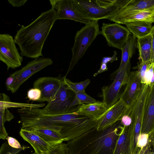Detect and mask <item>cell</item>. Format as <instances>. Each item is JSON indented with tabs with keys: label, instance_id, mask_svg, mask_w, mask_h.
<instances>
[{
	"label": "cell",
	"instance_id": "1",
	"mask_svg": "<svg viewBox=\"0 0 154 154\" xmlns=\"http://www.w3.org/2000/svg\"><path fill=\"white\" fill-rule=\"evenodd\" d=\"M71 109L68 112L59 115L46 114L41 109L24 107L17 111L20 116L22 128H44L59 133L64 141L77 138L86 132L89 119L77 114Z\"/></svg>",
	"mask_w": 154,
	"mask_h": 154
},
{
	"label": "cell",
	"instance_id": "2",
	"mask_svg": "<svg viewBox=\"0 0 154 154\" xmlns=\"http://www.w3.org/2000/svg\"><path fill=\"white\" fill-rule=\"evenodd\" d=\"M56 20V11L51 8L17 31L14 39L22 56L35 59L43 57L44 43Z\"/></svg>",
	"mask_w": 154,
	"mask_h": 154
},
{
	"label": "cell",
	"instance_id": "3",
	"mask_svg": "<svg viewBox=\"0 0 154 154\" xmlns=\"http://www.w3.org/2000/svg\"><path fill=\"white\" fill-rule=\"evenodd\" d=\"M119 121L103 130L95 128L68 141L69 154H113L123 128Z\"/></svg>",
	"mask_w": 154,
	"mask_h": 154
},
{
	"label": "cell",
	"instance_id": "4",
	"mask_svg": "<svg viewBox=\"0 0 154 154\" xmlns=\"http://www.w3.org/2000/svg\"><path fill=\"white\" fill-rule=\"evenodd\" d=\"M73 0L80 12L92 20L107 19L122 7L126 2V0Z\"/></svg>",
	"mask_w": 154,
	"mask_h": 154
},
{
	"label": "cell",
	"instance_id": "5",
	"mask_svg": "<svg viewBox=\"0 0 154 154\" xmlns=\"http://www.w3.org/2000/svg\"><path fill=\"white\" fill-rule=\"evenodd\" d=\"M98 20H93L85 24L77 31L71 48L72 56L68 69L65 75L72 70L97 36L100 34Z\"/></svg>",
	"mask_w": 154,
	"mask_h": 154
},
{
	"label": "cell",
	"instance_id": "6",
	"mask_svg": "<svg viewBox=\"0 0 154 154\" xmlns=\"http://www.w3.org/2000/svg\"><path fill=\"white\" fill-rule=\"evenodd\" d=\"M150 88L149 86L142 84L139 95L132 104L127 107L125 113L129 115L132 120L133 127L132 150L134 153L138 149V141L141 135L145 106Z\"/></svg>",
	"mask_w": 154,
	"mask_h": 154
},
{
	"label": "cell",
	"instance_id": "7",
	"mask_svg": "<svg viewBox=\"0 0 154 154\" xmlns=\"http://www.w3.org/2000/svg\"><path fill=\"white\" fill-rule=\"evenodd\" d=\"M130 68V63L121 70L117 69L111 75V79L114 80L112 84L102 88L103 102L108 108L116 103L120 99L128 79Z\"/></svg>",
	"mask_w": 154,
	"mask_h": 154
},
{
	"label": "cell",
	"instance_id": "8",
	"mask_svg": "<svg viewBox=\"0 0 154 154\" xmlns=\"http://www.w3.org/2000/svg\"><path fill=\"white\" fill-rule=\"evenodd\" d=\"M16 43L14 38L9 34L0 35V60L6 65L8 70L20 66L23 60Z\"/></svg>",
	"mask_w": 154,
	"mask_h": 154
},
{
	"label": "cell",
	"instance_id": "9",
	"mask_svg": "<svg viewBox=\"0 0 154 154\" xmlns=\"http://www.w3.org/2000/svg\"><path fill=\"white\" fill-rule=\"evenodd\" d=\"M100 34L105 38L108 45L121 50L131 33L126 27L120 24L103 23Z\"/></svg>",
	"mask_w": 154,
	"mask_h": 154
},
{
	"label": "cell",
	"instance_id": "10",
	"mask_svg": "<svg viewBox=\"0 0 154 154\" xmlns=\"http://www.w3.org/2000/svg\"><path fill=\"white\" fill-rule=\"evenodd\" d=\"M51 8L56 11V19L70 20L85 24L92 21L78 10L73 0H51Z\"/></svg>",
	"mask_w": 154,
	"mask_h": 154
},
{
	"label": "cell",
	"instance_id": "11",
	"mask_svg": "<svg viewBox=\"0 0 154 154\" xmlns=\"http://www.w3.org/2000/svg\"><path fill=\"white\" fill-rule=\"evenodd\" d=\"M53 63V61L49 58H36L28 62L21 69L13 72L15 81L11 91V93H15L21 85L33 75Z\"/></svg>",
	"mask_w": 154,
	"mask_h": 154
},
{
	"label": "cell",
	"instance_id": "12",
	"mask_svg": "<svg viewBox=\"0 0 154 154\" xmlns=\"http://www.w3.org/2000/svg\"><path fill=\"white\" fill-rule=\"evenodd\" d=\"M70 91L67 89L62 81L55 99L48 103L43 109H41L43 113L48 115H59L68 112L71 109L70 106L72 102Z\"/></svg>",
	"mask_w": 154,
	"mask_h": 154
},
{
	"label": "cell",
	"instance_id": "13",
	"mask_svg": "<svg viewBox=\"0 0 154 154\" xmlns=\"http://www.w3.org/2000/svg\"><path fill=\"white\" fill-rule=\"evenodd\" d=\"M154 10V0H126L124 5L107 19L117 23L132 14L145 10Z\"/></svg>",
	"mask_w": 154,
	"mask_h": 154
},
{
	"label": "cell",
	"instance_id": "14",
	"mask_svg": "<svg viewBox=\"0 0 154 154\" xmlns=\"http://www.w3.org/2000/svg\"><path fill=\"white\" fill-rule=\"evenodd\" d=\"M62 78L44 77L40 78L34 82V88L41 91V97L38 102L48 103L54 100L60 87Z\"/></svg>",
	"mask_w": 154,
	"mask_h": 154
},
{
	"label": "cell",
	"instance_id": "15",
	"mask_svg": "<svg viewBox=\"0 0 154 154\" xmlns=\"http://www.w3.org/2000/svg\"><path fill=\"white\" fill-rule=\"evenodd\" d=\"M127 108L126 104L120 99L97 119L96 129L104 130L120 121Z\"/></svg>",
	"mask_w": 154,
	"mask_h": 154
},
{
	"label": "cell",
	"instance_id": "16",
	"mask_svg": "<svg viewBox=\"0 0 154 154\" xmlns=\"http://www.w3.org/2000/svg\"><path fill=\"white\" fill-rule=\"evenodd\" d=\"M142 85L138 71L130 72L120 98L127 107L130 106L136 98L141 91Z\"/></svg>",
	"mask_w": 154,
	"mask_h": 154
},
{
	"label": "cell",
	"instance_id": "17",
	"mask_svg": "<svg viewBox=\"0 0 154 154\" xmlns=\"http://www.w3.org/2000/svg\"><path fill=\"white\" fill-rule=\"evenodd\" d=\"M154 130V85L150 87L147 98L144 112L141 134H148Z\"/></svg>",
	"mask_w": 154,
	"mask_h": 154
},
{
	"label": "cell",
	"instance_id": "18",
	"mask_svg": "<svg viewBox=\"0 0 154 154\" xmlns=\"http://www.w3.org/2000/svg\"><path fill=\"white\" fill-rule=\"evenodd\" d=\"M133 127L132 123L123 126L113 154H133Z\"/></svg>",
	"mask_w": 154,
	"mask_h": 154
},
{
	"label": "cell",
	"instance_id": "19",
	"mask_svg": "<svg viewBox=\"0 0 154 154\" xmlns=\"http://www.w3.org/2000/svg\"><path fill=\"white\" fill-rule=\"evenodd\" d=\"M19 134L24 140L31 145L36 154L44 153L53 146L47 143L35 133L26 129L21 128Z\"/></svg>",
	"mask_w": 154,
	"mask_h": 154
},
{
	"label": "cell",
	"instance_id": "20",
	"mask_svg": "<svg viewBox=\"0 0 154 154\" xmlns=\"http://www.w3.org/2000/svg\"><path fill=\"white\" fill-rule=\"evenodd\" d=\"M102 102L97 101L90 104H82L76 110V113L93 120H97L108 109Z\"/></svg>",
	"mask_w": 154,
	"mask_h": 154
},
{
	"label": "cell",
	"instance_id": "21",
	"mask_svg": "<svg viewBox=\"0 0 154 154\" xmlns=\"http://www.w3.org/2000/svg\"><path fill=\"white\" fill-rule=\"evenodd\" d=\"M152 36L151 33L137 39V48L139 51V60L150 63L152 49Z\"/></svg>",
	"mask_w": 154,
	"mask_h": 154
},
{
	"label": "cell",
	"instance_id": "22",
	"mask_svg": "<svg viewBox=\"0 0 154 154\" xmlns=\"http://www.w3.org/2000/svg\"><path fill=\"white\" fill-rule=\"evenodd\" d=\"M24 129L35 133L47 143L51 145H55L63 143L64 141L63 137L59 133L51 130L36 128Z\"/></svg>",
	"mask_w": 154,
	"mask_h": 154
},
{
	"label": "cell",
	"instance_id": "23",
	"mask_svg": "<svg viewBox=\"0 0 154 154\" xmlns=\"http://www.w3.org/2000/svg\"><path fill=\"white\" fill-rule=\"evenodd\" d=\"M124 24L137 39L150 33L153 27L152 23L144 21H134Z\"/></svg>",
	"mask_w": 154,
	"mask_h": 154
},
{
	"label": "cell",
	"instance_id": "24",
	"mask_svg": "<svg viewBox=\"0 0 154 154\" xmlns=\"http://www.w3.org/2000/svg\"><path fill=\"white\" fill-rule=\"evenodd\" d=\"M137 48V40L131 34L121 50L122 58L119 67V70L128 64L130 63V60L135 53Z\"/></svg>",
	"mask_w": 154,
	"mask_h": 154
},
{
	"label": "cell",
	"instance_id": "25",
	"mask_svg": "<svg viewBox=\"0 0 154 154\" xmlns=\"http://www.w3.org/2000/svg\"><path fill=\"white\" fill-rule=\"evenodd\" d=\"M134 21H144L154 23V10H145L131 14L120 20L117 23L120 24Z\"/></svg>",
	"mask_w": 154,
	"mask_h": 154
},
{
	"label": "cell",
	"instance_id": "26",
	"mask_svg": "<svg viewBox=\"0 0 154 154\" xmlns=\"http://www.w3.org/2000/svg\"><path fill=\"white\" fill-rule=\"evenodd\" d=\"M45 103L32 104L11 102L9 97L4 93L0 94V107L4 108L11 107H31L39 108L45 106Z\"/></svg>",
	"mask_w": 154,
	"mask_h": 154
},
{
	"label": "cell",
	"instance_id": "27",
	"mask_svg": "<svg viewBox=\"0 0 154 154\" xmlns=\"http://www.w3.org/2000/svg\"><path fill=\"white\" fill-rule=\"evenodd\" d=\"M63 80L66 88L74 93L85 92L86 88L91 82L90 79H87L79 82H73L67 79L65 76L63 77Z\"/></svg>",
	"mask_w": 154,
	"mask_h": 154
},
{
	"label": "cell",
	"instance_id": "28",
	"mask_svg": "<svg viewBox=\"0 0 154 154\" xmlns=\"http://www.w3.org/2000/svg\"><path fill=\"white\" fill-rule=\"evenodd\" d=\"M75 97L70 106V108L78 104H90L97 101L93 98L86 94L85 92L75 93Z\"/></svg>",
	"mask_w": 154,
	"mask_h": 154
},
{
	"label": "cell",
	"instance_id": "29",
	"mask_svg": "<svg viewBox=\"0 0 154 154\" xmlns=\"http://www.w3.org/2000/svg\"><path fill=\"white\" fill-rule=\"evenodd\" d=\"M142 84H146L150 87L154 85V63L148 64Z\"/></svg>",
	"mask_w": 154,
	"mask_h": 154
},
{
	"label": "cell",
	"instance_id": "30",
	"mask_svg": "<svg viewBox=\"0 0 154 154\" xmlns=\"http://www.w3.org/2000/svg\"><path fill=\"white\" fill-rule=\"evenodd\" d=\"M42 154H69L67 144L63 143L53 145L48 151Z\"/></svg>",
	"mask_w": 154,
	"mask_h": 154
},
{
	"label": "cell",
	"instance_id": "31",
	"mask_svg": "<svg viewBox=\"0 0 154 154\" xmlns=\"http://www.w3.org/2000/svg\"><path fill=\"white\" fill-rule=\"evenodd\" d=\"M27 147L23 146L21 148H15L11 146L8 142H5L3 143L0 148V154H16L24 150Z\"/></svg>",
	"mask_w": 154,
	"mask_h": 154
},
{
	"label": "cell",
	"instance_id": "32",
	"mask_svg": "<svg viewBox=\"0 0 154 154\" xmlns=\"http://www.w3.org/2000/svg\"><path fill=\"white\" fill-rule=\"evenodd\" d=\"M42 95L41 91L39 89L33 88L29 90L27 93L28 98L33 101L38 102L40 99Z\"/></svg>",
	"mask_w": 154,
	"mask_h": 154
},
{
	"label": "cell",
	"instance_id": "33",
	"mask_svg": "<svg viewBox=\"0 0 154 154\" xmlns=\"http://www.w3.org/2000/svg\"><path fill=\"white\" fill-rule=\"evenodd\" d=\"M149 63L141 60H139V62L137 63V68L138 70L137 71L140 78L141 82L142 84L144 78L148 64Z\"/></svg>",
	"mask_w": 154,
	"mask_h": 154
},
{
	"label": "cell",
	"instance_id": "34",
	"mask_svg": "<svg viewBox=\"0 0 154 154\" xmlns=\"http://www.w3.org/2000/svg\"><path fill=\"white\" fill-rule=\"evenodd\" d=\"M0 119L2 120L4 122H10L14 118V116L7 108L0 107Z\"/></svg>",
	"mask_w": 154,
	"mask_h": 154
},
{
	"label": "cell",
	"instance_id": "35",
	"mask_svg": "<svg viewBox=\"0 0 154 154\" xmlns=\"http://www.w3.org/2000/svg\"><path fill=\"white\" fill-rule=\"evenodd\" d=\"M136 154H154L151 145L147 141L146 144L140 148H138Z\"/></svg>",
	"mask_w": 154,
	"mask_h": 154
},
{
	"label": "cell",
	"instance_id": "36",
	"mask_svg": "<svg viewBox=\"0 0 154 154\" xmlns=\"http://www.w3.org/2000/svg\"><path fill=\"white\" fill-rule=\"evenodd\" d=\"M15 81V76L13 73L11 74L7 78L5 85L8 91H11Z\"/></svg>",
	"mask_w": 154,
	"mask_h": 154
},
{
	"label": "cell",
	"instance_id": "37",
	"mask_svg": "<svg viewBox=\"0 0 154 154\" xmlns=\"http://www.w3.org/2000/svg\"><path fill=\"white\" fill-rule=\"evenodd\" d=\"M6 139L7 140L9 145L12 147L17 149H20L22 147L19 142L15 138L8 136Z\"/></svg>",
	"mask_w": 154,
	"mask_h": 154
},
{
	"label": "cell",
	"instance_id": "38",
	"mask_svg": "<svg viewBox=\"0 0 154 154\" xmlns=\"http://www.w3.org/2000/svg\"><path fill=\"white\" fill-rule=\"evenodd\" d=\"M148 134H141L138 143V147L140 148L146 144L147 142Z\"/></svg>",
	"mask_w": 154,
	"mask_h": 154
},
{
	"label": "cell",
	"instance_id": "39",
	"mask_svg": "<svg viewBox=\"0 0 154 154\" xmlns=\"http://www.w3.org/2000/svg\"><path fill=\"white\" fill-rule=\"evenodd\" d=\"M3 121L0 119V139L4 140L8 137V133L7 132Z\"/></svg>",
	"mask_w": 154,
	"mask_h": 154
},
{
	"label": "cell",
	"instance_id": "40",
	"mask_svg": "<svg viewBox=\"0 0 154 154\" xmlns=\"http://www.w3.org/2000/svg\"><path fill=\"white\" fill-rule=\"evenodd\" d=\"M117 53L116 51L114 52V54L112 57H106L103 58L101 63L107 64L109 62L112 63L113 62L118 60V57H117Z\"/></svg>",
	"mask_w": 154,
	"mask_h": 154
},
{
	"label": "cell",
	"instance_id": "41",
	"mask_svg": "<svg viewBox=\"0 0 154 154\" xmlns=\"http://www.w3.org/2000/svg\"><path fill=\"white\" fill-rule=\"evenodd\" d=\"M27 0H8V2L13 7H19L24 5Z\"/></svg>",
	"mask_w": 154,
	"mask_h": 154
},
{
	"label": "cell",
	"instance_id": "42",
	"mask_svg": "<svg viewBox=\"0 0 154 154\" xmlns=\"http://www.w3.org/2000/svg\"><path fill=\"white\" fill-rule=\"evenodd\" d=\"M120 121L121 123L123 126H128L131 124L132 120L131 117L129 115L124 113Z\"/></svg>",
	"mask_w": 154,
	"mask_h": 154
},
{
	"label": "cell",
	"instance_id": "43",
	"mask_svg": "<svg viewBox=\"0 0 154 154\" xmlns=\"http://www.w3.org/2000/svg\"><path fill=\"white\" fill-rule=\"evenodd\" d=\"M150 33L152 36V54L151 63H154V26H153Z\"/></svg>",
	"mask_w": 154,
	"mask_h": 154
},
{
	"label": "cell",
	"instance_id": "44",
	"mask_svg": "<svg viewBox=\"0 0 154 154\" xmlns=\"http://www.w3.org/2000/svg\"><path fill=\"white\" fill-rule=\"evenodd\" d=\"M148 141L150 144L152 150L154 151V130L148 134Z\"/></svg>",
	"mask_w": 154,
	"mask_h": 154
},
{
	"label": "cell",
	"instance_id": "45",
	"mask_svg": "<svg viewBox=\"0 0 154 154\" xmlns=\"http://www.w3.org/2000/svg\"><path fill=\"white\" fill-rule=\"evenodd\" d=\"M108 68L107 64L104 63H101L100 67L98 71L94 74V76L95 77L98 74L107 70Z\"/></svg>",
	"mask_w": 154,
	"mask_h": 154
},
{
	"label": "cell",
	"instance_id": "46",
	"mask_svg": "<svg viewBox=\"0 0 154 154\" xmlns=\"http://www.w3.org/2000/svg\"><path fill=\"white\" fill-rule=\"evenodd\" d=\"M36 154L35 153V152L33 153H32V154Z\"/></svg>",
	"mask_w": 154,
	"mask_h": 154
},
{
	"label": "cell",
	"instance_id": "47",
	"mask_svg": "<svg viewBox=\"0 0 154 154\" xmlns=\"http://www.w3.org/2000/svg\"><path fill=\"white\" fill-rule=\"evenodd\" d=\"M12 154L11 153V154Z\"/></svg>",
	"mask_w": 154,
	"mask_h": 154
}]
</instances>
